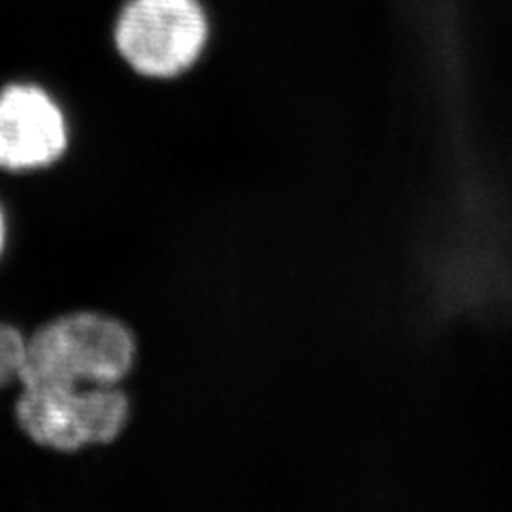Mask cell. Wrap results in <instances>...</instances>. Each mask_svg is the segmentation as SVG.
<instances>
[{
  "label": "cell",
  "mask_w": 512,
  "mask_h": 512,
  "mask_svg": "<svg viewBox=\"0 0 512 512\" xmlns=\"http://www.w3.org/2000/svg\"><path fill=\"white\" fill-rule=\"evenodd\" d=\"M141 342L120 314L77 306L26 331L18 387H114L139 370Z\"/></svg>",
  "instance_id": "cell-1"
},
{
  "label": "cell",
  "mask_w": 512,
  "mask_h": 512,
  "mask_svg": "<svg viewBox=\"0 0 512 512\" xmlns=\"http://www.w3.org/2000/svg\"><path fill=\"white\" fill-rule=\"evenodd\" d=\"M135 416L126 384L114 387H18L11 419L41 453L79 457L124 440Z\"/></svg>",
  "instance_id": "cell-2"
},
{
  "label": "cell",
  "mask_w": 512,
  "mask_h": 512,
  "mask_svg": "<svg viewBox=\"0 0 512 512\" xmlns=\"http://www.w3.org/2000/svg\"><path fill=\"white\" fill-rule=\"evenodd\" d=\"M111 39L122 62L150 82H173L197 67L210 43L199 0H126Z\"/></svg>",
  "instance_id": "cell-3"
},
{
  "label": "cell",
  "mask_w": 512,
  "mask_h": 512,
  "mask_svg": "<svg viewBox=\"0 0 512 512\" xmlns=\"http://www.w3.org/2000/svg\"><path fill=\"white\" fill-rule=\"evenodd\" d=\"M71 150V116L50 88L30 79L0 86V173L7 178L47 173Z\"/></svg>",
  "instance_id": "cell-4"
},
{
  "label": "cell",
  "mask_w": 512,
  "mask_h": 512,
  "mask_svg": "<svg viewBox=\"0 0 512 512\" xmlns=\"http://www.w3.org/2000/svg\"><path fill=\"white\" fill-rule=\"evenodd\" d=\"M26 350V331L13 320L0 318V395L15 391Z\"/></svg>",
  "instance_id": "cell-5"
},
{
  "label": "cell",
  "mask_w": 512,
  "mask_h": 512,
  "mask_svg": "<svg viewBox=\"0 0 512 512\" xmlns=\"http://www.w3.org/2000/svg\"><path fill=\"white\" fill-rule=\"evenodd\" d=\"M9 235H11V224H9V212L5 203L0 201V263L5 261V254L9 250Z\"/></svg>",
  "instance_id": "cell-6"
}]
</instances>
